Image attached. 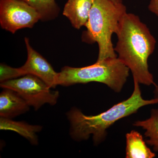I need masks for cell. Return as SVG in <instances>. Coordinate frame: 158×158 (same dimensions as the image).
Segmentation results:
<instances>
[{
  "instance_id": "1",
  "label": "cell",
  "mask_w": 158,
  "mask_h": 158,
  "mask_svg": "<svg viewBox=\"0 0 158 158\" xmlns=\"http://www.w3.org/2000/svg\"><path fill=\"white\" fill-rule=\"evenodd\" d=\"M116 34L114 50L118 59L129 69L134 80L142 85H156L148 62L156 41L147 26L138 15L127 12L120 20Z\"/></svg>"
},
{
  "instance_id": "2",
  "label": "cell",
  "mask_w": 158,
  "mask_h": 158,
  "mask_svg": "<svg viewBox=\"0 0 158 158\" xmlns=\"http://www.w3.org/2000/svg\"><path fill=\"white\" fill-rule=\"evenodd\" d=\"M134 90L131 97L114 105L109 110L95 116H87L76 107L66 113L70 124V135L76 141L88 139L92 135L94 144L98 145L104 141L106 130L119 119L138 112L140 108L158 103V100L142 98L138 81L134 80Z\"/></svg>"
},
{
  "instance_id": "3",
  "label": "cell",
  "mask_w": 158,
  "mask_h": 158,
  "mask_svg": "<svg viewBox=\"0 0 158 158\" xmlns=\"http://www.w3.org/2000/svg\"><path fill=\"white\" fill-rule=\"evenodd\" d=\"M127 12L123 4L117 5L110 0H94L82 35V41L97 43L99 52L97 62L117 58L112 37L118 31L119 22Z\"/></svg>"
},
{
  "instance_id": "4",
  "label": "cell",
  "mask_w": 158,
  "mask_h": 158,
  "mask_svg": "<svg viewBox=\"0 0 158 158\" xmlns=\"http://www.w3.org/2000/svg\"><path fill=\"white\" fill-rule=\"evenodd\" d=\"M129 69L118 57L109 58L86 67L65 66L59 73L58 85L69 86L95 82L102 83L119 93L129 76Z\"/></svg>"
},
{
  "instance_id": "5",
  "label": "cell",
  "mask_w": 158,
  "mask_h": 158,
  "mask_svg": "<svg viewBox=\"0 0 158 158\" xmlns=\"http://www.w3.org/2000/svg\"><path fill=\"white\" fill-rule=\"evenodd\" d=\"M2 88H10L15 90L25 100L29 106L35 110L45 104L54 106L57 103L59 96L57 90L51 88L42 80L36 76L27 74L1 82Z\"/></svg>"
},
{
  "instance_id": "6",
  "label": "cell",
  "mask_w": 158,
  "mask_h": 158,
  "mask_svg": "<svg viewBox=\"0 0 158 158\" xmlns=\"http://www.w3.org/2000/svg\"><path fill=\"white\" fill-rule=\"evenodd\" d=\"M41 16L36 9L22 0H0L2 28L14 34L18 30L32 28Z\"/></svg>"
},
{
  "instance_id": "7",
  "label": "cell",
  "mask_w": 158,
  "mask_h": 158,
  "mask_svg": "<svg viewBox=\"0 0 158 158\" xmlns=\"http://www.w3.org/2000/svg\"><path fill=\"white\" fill-rule=\"evenodd\" d=\"M27 51V59L20 68H13L14 78L27 74L36 76L45 82L51 88L58 85L59 73L56 72L52 65L39 53L32 48L27 37L25 38Z\"/></svg>"
},
{
  "instance_id": "8",
  "label": "cell",
  "mask_w": 158,
  "mask_h": 158,
  "mask_svg": "<svg viewBox=\"0 0 158 158\" xmlns=\"http://www.w3.org/2000/svg\"><path fill=\"white\" fill-rule=\"evenodd\" d=\"M30 106L25 100L15 90L4 88L0 94V116L14 118L28 111Z\"/></svg>"
},
{
  "instance_id": "9",
  "label": "cell",
  "mask_w": 158,
  "mask_h": 158,
  "mask_svg": "<svg viewBox=\"0 0 158 158\" xmlns=\"http://www.w3.org/2000/svg\"><path fill=\"white\" fill-rule=\"evenodd\" d=\"M93 2L91 0H68L63 10V15L70 21L75 28L85 26Z\"/></svg>"
},
{
  "instance_id": "10",
  "label": "cell",
  "mask_w": 158,
  "mask_h": 158,
  "mask_svg": "<svg viewBox=\"0 0 158 158\" xmlns=\"http://www.w3.org/2000/svg\"><path fill=\"white\" fill-rule=\"evenodd\" d=\"M126 158H153L156 154L148 147L142 135L135 131H132L126 135Z\"/></svg>"
},
{
  "instance_id": "11",
  "label": "cell",
  "mask_w": 158,
  "mask_h": 158,
  "mask_svg": "<svg viewBox=\"0 0 158 158\" xmlns=\"http://www.w3.org/2000/svg\"><path fill=\"white\" fill-rule=\"evenodd\" d=\"M0 129L14 131L27 139L33 145H37L38 138L37 133L42 127L39 125H32L24 122L15 121L10 118H0Z\"/></svg>"
},
{
  "instance_id": "12",
  "label": "cell",
  "mask_w": 158,
  "mask_h": 158,
  "mask_svg": "<svg viewBox=\"0 0 158 158\" xmlns=\"http://www.w3.org/2000/svg\"><path fill=\"white\" fill-rule=\"evenodd\" d=\"M133 125L145 130L144 136L148 138L146 143L153 148L155 152H158V109L151 110L149 118L135 122Z\"/></svg>"
},
{
  "instance_id": "13",
  "label": "cell",
  "mask_w": 158,
  "mask_h": 158,
  "mask_svg": "<svg viewBox=\"0 0 158 158\" xmlns=\"http://www.w3.org/2000/svg\"><path fill=\"white\" fill-rule=\"evenodd\" d=\"M36 9L41 16V19L54 18L59 12V8L55 0H22Z\"/></svg>"
},
{
  "instance_id": "14",
  "label": "cell",
  "mask_w": 158,
  "mask_h": 158,
  "mask_svg": "<svg viewBox=\"0 0 158 158\" xmlns=\"http://www.w3.org/2000/svg\"><path fill=\"white\" fill-rule=\"evenodd\" d=\"M148 9L151 12L158 17V0H150Z\"/></svg>"
},
{
  "instance_id": "15",
  "label": "cell",
  "mask_w": 158,
  "mask_h": 158,
  "mask_svg": "<svg viewBox=\"0 0 158 158\" xmlns=\"http://www.w3.org/2000/svg\"><path fill=\"white\" fill-rule=\"evenodd\" d=\"M155 88L154 90V98L158 100V86L156 85H155Z\"/></svg>"
},
{
  "instance_id": "16",
  "label": "cell",
  "mask_w": 158,
  "mask_h": 158,
  "mask_svg": "<svg viewBox=\"0 0 158 158\" xmlns=\"http://www.w3.org/2000/svg\"><path fill=\"white\" fill-rule=\"evenodd\" d=\"M110 1L117 5H121V4H123V0H110Z\"/></svg>"
},
{
  "instance_id": "17",
  "label": "cell",
  "mask_w": 158,
  "mask_h": 158,
  "mask_svg": "<svg viewBox=\"0 0 158 158\" xmlns=\"http://www.w3.org/2000/svg\"><path fill=\"white\" fill-rule=\"evenodd\" d=\"M91 1H92V2H94V0H91Z\"/></svg>"
}]
</instances>
